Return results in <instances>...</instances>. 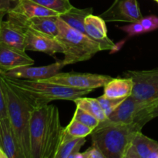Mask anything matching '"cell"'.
Returning a JSON list of instances; mask_svg holds the SVG:
<instances>
[{
	"instance_id": "7a4b0ae2",
	"label": "cell",
	"mask_w": 158,
	"mask_h": 158,
	"mask_svg": "<svg viewBox=\"0 0 158 158\" xmlns=\"http://www.w3.org/2000/svg\"><path fill=\"white\" fill-rule=\"evenodd\" d=\"M0 80L6 96L8 118L13 129L19 148L23 158H31L30 127L31 113L33 106L20 93L15 90L0 74Z\"/></svg>"
},
{
	"instance_id": "f546056e",
	"label": "cell",
	"mask_w": 158,
	"mask_h": 158,
	"mask_svg": "<svg viewBox=\"0 0 158 158\" xmlns=\"http://www.w3.org/2000/svg\"><path fill=\"white\" fill-rule=\"evenodd\" d=\"M8 117L7 104H6V96L0 80V120Z\"/></svg>"
},
{
	"instance_id": "e575fe53",
	"label": "cell",
	"mask_w": 158,
	"mask_h": 158,
	"mask_svg": "<svg viewBox=\"0 0 158 158\" xmlns=\"http://www.w3.org/2000/svg\"><path fill=\"white\" fill-rule=\"evenodd\" d=\"M6 14H7V12H5V11H0V24H1V22L3 20V17L5 16Z\"/></svg>"
},
{
	"instance_id": "8d00e7d4",
	"label": "cell",
	"mask_w": 158,
	"mask_h": 158,
	"mask_svg": "<svg viewBox=\"0 0 158 158\" xmlns=\"http://www.w3.org/2000/svg\"><path fill=\"white\" fill-rule=\"evenodd\" d=\"M16 1H17V0H16Z\"/></svg>"
},
{
	"instance_id": "9c48e42d",
	"label": "cell",
	"mask_w": 158,
	"mask_h": 158,
	"mask_svg": "<svg viewBox=\"0 0 158 158\" xmlns=\"http://www.w3.org/2000/svg\"><path fill=\"white\" fill-rule=\"evenodd\" d=\"M109 23H135L142 18L137 0H115L112 6L100 15Z\"/></svg>"
},
{
	"instance_id": "2e32d148",
	"label": "cell",
	"mask_w": 158,
	"mask_h": 158,
	"mask_svg": "<svg viewBox=\"0 0 158 158\" xmlns=\"http://www.w3.org/2000/svg\"><path fill=\"white\" fill-rule=\"evenodd\" d=\"M0 43L9 47L26 51L25 47V29L17 23L8 19L0 24Z\"/></svg>"
},
{
	"instance_id": "e0dca14e",
	"label": "cell",
	"mask_w": 158,
	"mask_h": 158,
	"mask_svg": "<svg viewBox=\"0 0 158 158\" xmlns=\"http://www.w3.org/2000/svg\"><path fill=\"white\" fill-rule=\"evenodd\" d=\"M34 60L21 51L0 43V71H6L14 68L34 64Z\"/></svg>"
},
{
	"instance_id": "83f0119b",
	"label": "cell",
	"mask_w": 158,
	"mask_h": 158,
	"mask_svg": "<svg viewBox=\"0 0 158 158\" xmlns=\"http://www.w3.org/2000/svg\"><path fill=\"white\" fill-rule=\"evenodd\" d=\"M139 22L141 23L145 32H152L158 29V17L156 15L142 17Z\"/></svg>"
},
{
	"instance_id": "d6a6232c",
	"label": "cell",
	"mask_w": 158,
	"mask_h": 158,
	"mask_svg": "<svg viewBox=\"0 0 158 158\" xmlns=\"http://www.w3.org/2000/svg\"><path fill=\"white\" fill-rule=\"evenodd\" d=\"M16 0H0V11L7 12L12 8V2Z\"/></svg>"
},
{
	"instance_id": "9a60e30c",
	"label": "cell",
	"mask_w": 158,
	"mask_h": 158,
	"mask_svg": "<svg viewBox=\"0 0 158 158\" xmlns=\"http://www.w3.org/2000/svg\"><path fill=\"white\" fill-rule=\"evenodd\" d=\"M86 34L100 45L102 50H110L116 45L108 37L106 21L101 16L90 14L85 19Z\"/></svg>"
},
{
	"instance_id": "d4e9b609",
	"label": "cell",
	"mask_w": 158,
	"mask_h": 158,
	"mask_svg": "<svg viewBox=\"0 0 158 158\" xmlns=\"http://www.w3.org/2000/svg\"><path fill=\"white\" fill-rule=\"evenodd\" d=\"M44 7L53 10L57 13L63 14L73 7L69 0H31Z\"/></svg>"
},
{
	"instance_id": "6da1fadb",
	"label": "cell",
	"mask_w": 158,
	"mask_h": 158,
	"mask_svg": "<svg viewBox=\"0 0 158 158\" xmlns=\"http://www.w3.org/2000/svg\"><path fill=\"white\" fill-rule=\"evenodd\" d=\"M2 75L15 90L27 99L33 107L47 105L57 100L74 101L91 92L89 89H75L42 80L12 78Z\"/></svg>"
},
{
	"instance_id": "4316f807",
	"label": "cell",
	"mask_w": 158,
	"mask_h": 158,
	"mask_svg": "<svg viewBox=\"0 0 158 158\" xmlns=\"http://www.w3.org/2000/svg\"><path fill=\"white\" fill-rule=\"evenodd\" d=\"M126 98H109L105 97L104 95L98 97L97 100L100 102L103 111L106 117L110 115L112 112H114Z\"/></svg>"
},
{
	"instance_id": "f1b7e54d",
	"label": "cell",
	"mask_w": 158,
	"mask_h": 158,
	"mask_svg": "<svg viewBox=\"0 0 158 158\" xmlns=\"http://www.w3.org/2000/svg\"><path fill=\"white\" fill-rule=\"evenodd\" d=\"M120 29L124 31L125 32H127L129 36H135V35H139L145 33L144 29H143L141 23L139 21L132 23L129 25H127V26H122V27H120Z\"/></svg>"
},
{
	"instance_id": "4dcf8cb0",
	"label": "cell",
	"mask_w": 158,
	"mask_h": 158,
	"mask_svg": "<svg viewBox=\"0 0 158 158\" xmlns=\"http://www.w3.org/2000/svg\"><path fill=\"white\" fill-rule=\"evenodd\" d=\"M83 158H106L98 148L92 145L86 151L83 152Z\"/></svg>"
},
{
	"instance_id": "44dd1931",
	"label": "cell",
	"mask_w": 158,
	"mask_h": 158,
	"mask_svg": "<svg viewBox=\"0 0 158 158\" xmlns=\"http://www.w3.org/2000/svg\"><path fill=\"white\" fill-rule=\"evenodd\" d=\"M90 14H93V8L78 9L73 6L68 12L60 14L59 17L72 28L86 34L85 19Z\"/></svg>"
},
{
	"instance_id": "ac0fdd59",
	"label": "cell",
	"mask_w": 158,
	"mask_h": 158,
	"mask_svg": "<svg viewBox=\"0 0 158 158\" xmlns=\"http://www.w3.org/2000/svg\"><path fill=\"white\" fill-rule=\"evenodd\" d=\"M58 19V15L34 17L26 20L19 26L24 29H32L35 32L56 39L59 34Z\"/></svg>"
},
{
	"instance_id": "3957f363",
	"label": "cell",
	"mask_w": 158,
	"mask_h": 158,
	"mask_svg": "<svg viewBox=\"0 0 158 158\" xmlns=\"http://www.w3.org/2000/svg\"><path fill=\"white\" fill-rule=\"evenodd\" d=\"M143 126L140 122L131 124H99L90 134L92 143L106 158H124L131 139L136 133L141 131Z\"/></svg>"
},
{
	"instance_id": "d590c367",
	"label": "cell",
	"mask_w": 158,
	"mask_h": 158,
	"mask_svg": "<svg viewBox=\"0 0 158 158\" xmlns=\"http://www.w3.org/2000/svg\"><path fill=\"white\" fill-rule=\"evenodd\" d=\"M0 145L2 146V140H1V134H0Z\"/></svg>"
},
{
	"instance_id": "5b68a950",
	"label": "cell",
	"mask_w": 158,
	"mask_h": 158,
	"mask_svg": "<svg viewBox=\"0 0 158 158\" xmlns=\"http://www.w3.org/2000/svg\"><path fill=\"white\" fill-rule=\"evenodd\" d=\"M124 77L133 80L131 97L151 106L158 100V69L130 70ZM148 106V107H149Z\"/></svg>"
},
{
	"instance_id": "1f68e13d",
	"label": "cell",
	"mask_w": 158,
	"mask_h": 158,
	"mask_svg": "<svg viewBox=\"0 0 158 158\" xmlns=\"http://www.w3.org/2000/svg\"><path fill=\"white\" fill-rule=\"evenodd\" d=\"M144 114L148 121L158 117V100L151 106L147 107L144 110Z\"/></svg>"
},
{
	"instance_id": "8fae6325",
	"label": "cell",
	"mask_w": 158,
	"mask_h": 158,
	"mask_svg": "<svg viewBox=\"0 0 158 158\" xmlns=\"http://www.w3.org/2000/svg\"><path fill=\"white\" fill-rule=\"evenodd\" d=\"M23 66L14 68L6 71H0V73L12 78L26 79L32 80H43L49 78L60 71L65 66L63 61H58L52 64L42 66Z\"/></svg>"
},
{
	"instance_id": "836d02e7",
	"label": "cell",
	"mask_w": 158,
	"mask_h": 158,
	"mask_svg": "<svg viewBox=\"0 0 158 158\" xmlns=\"http://www.w3.org/2000/svg\"><path fill=\"white\" fill-rule=\"evenodd\" d=\"M0 158H8L4 149H3V148L1 145H0Z\"/></svg>"
},
{
	"instance_id": "5bb4252c",
	"label": "cell",
	"mask_w": 158,
	"mask_h": 158,
	"mask_svg": "<svg viewBox=\"0 0 158 158\" xmlns=\"http://www.w3.org/2000/svg\"><path fill=\"white\" fill-rule=\"evenodd\" d=\"M124 158H158V141L139 131L131 139Z\"/></svg>"
},
{
	"instance_id": "ba28073f",
	"label": "cell",
	"mask_w": 158,
	"mask_h": 158,
	"mask_svg": "<svg viewBox=\"0 0 158 158\" xmlns=\"http://www.w3.org/2000/svg\"><path fill=\"white\" fill-rule=\"evenodd\" d=\"M148 106L146 103L130 96L99 124H131L140 122L145 125L147 122L143 119V111Z\"/></svg>"
},
{
	"instance_id": "cb8c5ba5",
	"label": "cell",
	"mask_w": 158,
	"mask_h": 158,
	"mask_svg": "<svg viewBox=\"0 0 158 158\" xmlns=\"http://www.w3.org/2000/svg\"><path fill=\"white\" fill-rule=\"evenodd\" d=\"M64 131L72 137H86L92 134L94 129L72 118L70 123L64 128Z\"/></svg>"
},
{
	"instance_id": "603a6c76",
	"label": "cell",
	"mask_w": 158,
	"mask_h": 158,
	"mask_svg": "<svg viewBox=\"0 0 158 158\" xmlns=\"http://www.w3.org/2000/svg\"><path fill=\"white\" fill-rule=\"evenodd\" d=\"M73 102L75 103L76 106L87 111L96 118L98 119L100 123L104 121L107 117L97 98L82 97L76 99Z\"/></svg>"
},
{
	"instance_id": "7402d4cb",
	"label": "cell",
	"mask_w": 158,
	"mask_h": 158,
	"mask_svg": "<svg viewBox=\"0 0 158 158\" xmlns=\"http://www.w3.org/2000/svg\"><path fill=\"white\" fill-rule=\"evenodd\" d=\"M85 143L86 137H72L64 131L61 144L55 158H69L72 154L80 152V150Z\"/></svg>"
},
{
	"instance_id": "484cf974",
	"label": "cell",
	"mask_w": 158,
	"mask_h": 158,
	"mask_svg": "<svg viewBox=\"0 0 158 158\" xmlns=\"http://www.w3.org/2000/svg\"><path fill=\"white\" fill-rule=\"evenodd\" d=\"M73 119H75V120L81 122L83 124L89 127L94 130L96 129L100 123L98 119L96 118L94 116L88 113L87 111L84 110L78 106H77V109L73 116Z\"/></svg>"
},
{
	"instance_id": "4fadbf2b",
	"label": "cell",
	"mask_w": 158,
	"mask_h": 158,
	"mask_svg": "<svg viewBox=\"0 0 158 158\" xmlns=\"http://www.w3.org/2000/svg\"><path fill=\"white\" fill-rule=\"evenodd\" d=\"M25 47L26 51L42 52L49 56L63 52V48L56 39L30 29H25Z\"/></svg>"
},
{
	"instance_id": "52a82bcc",
	"label": "cell",
	"mask_w": 158,
	"mask_h": 158,
	"mask_svg": "<svg viewBox=\"0 0 158 158\" xmlns=\"http://www.w3.org/2000/svg\"><path fill=\"white\" fill-rule=\"evenodd\" d=\"M112 79L113 77L110 76L101 74L60 72L42 81L56 83L75 89H89L93 91L94 89L104 86Z\"/></svg>"
},
{
	"instance_id": "ffe728a7",
	"label": "cell",
	"mask_w": 158,
	"mask_h": 158,
	"mask_svg": "<svg viewBox=\"0 0 158 158\" xmlns=\"http://www.w3.org/2000/svg\"><path fill=\"white\" fill-rule=\"evenodd\" d=\"M133 80L129 77L113 78L103 87V95L109 98H127L132 94Z\"/></svg>"
},
{
	"instance_id": "d6986e66",
	"label": "cell",
	"mask_w": 158,
	"mask_h": 158,
	"mask_svg": "<svg viewBox=\"0 0 158 158\" xmlns=\"http://www.w3.org/2000/svg\"><path fill=\"white\" fill-rule=\"evenodd\" d=\"M2 146L8 158H23L9 118L0 120Z\"/></svg>"
},
{
	"instance_id": "7c38bea8",
	"label": "cell",
	"mask_w": 158,
	"mask_h": 158,
	"mask_svg": "<svg viewBox=\"0 0 158 158\" xmlns=\"http://www.w3.org/2000/svg\"><path fill=\"white\" fill-rule=\"evenodd\" d=\"M18 2L7 12L8 19L20 25L34 17L60 15L56 12L31 0H17Z\"/></svg>"
},
{
	"instance_id": "277c9868",
	"label": "cell",
	"mask_w": 158,
	"mask_h": 158,
	"mask_svg": "<svg viewBox=\"0 0 158 158\" xmlns=\"http://www.w3.org/2000/svg\"><path fill=\"white\" fill-rule=\"evenodd\" d=\"M59 34L56 40L63 48L65 66L89 60L102 51L100 45L83 32L66 24L59 17Z\"/></svg>"
},
{
	"instance_id": "30bf717a",
	"label": "cell",
	"mask_w": 158,
	"mask_h": 158,
	"mask_svg": "<svg viewBox=\"0 0 158 158\" xmlns=\"http://www.w3.org/2000/svg\"><path fill=\"white\" fill-rule=\"evenodd\" d=\"M63 132L64 128L61 125L58 108L55 105H49L48 133L43 158H55L63 140Z\"/></svg>"
},
{
	"instance_id": "8992f818",
	"label": "cell",
	"mask_w": 158,
	"mask_h": 158,
	"mask_svg": "<svg viewBox=\"0 0 158 158\" xmlns=\"http://www.w3.org/2000/svg\"><path fill=\"white\" fill-rule=\"evenodd\" d=\"M49 104L34 107L31 113L29 137L31 158H43L48 133Z\"/></svg>"
}]
</instances>
